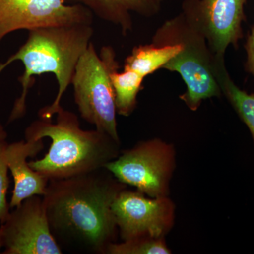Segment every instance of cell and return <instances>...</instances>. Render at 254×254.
Listing matches in <instances>:
<instances>
[{"mask_svg": "<svg viewBox=\"0 0 254 254\" xmlns=\"http://www.w3.org/2000/svg\"><path fill=\"white\" fill-rule=\"evenodd\" d=\"M0 229L1 243L9 254H61L63 250L50 230L41 195L24 200Z\"/></svg>", "mask_w": 254, "mask_h": 254, "instance_id": "cell-8", "label": "cell"}, {"mask_svg": "<svg viewBox=\"0 0 254 254\" xmlns=\"http://www.w3.org/2000/svg\"><path fill=\"white\" fill-rule=\"evenodd\" d=\"M93 13L64 0H0V43L9 33L49 26L90 23Z\"/></svg>", "mask_w": 254, "mask_h": 254, "instance_id": "cell-9", "label": "cell"}, {"mask_svg": "<svg viewBox=\"0 0 254 254\" xmlns=\"http://www.w3.org/2000/svg\"><path fill=\"white\" fill-rule=\"evenodd\" d=\"M171 253L163 241L159 238L143 237L111 244L108 254H168Z\"/></svg>", "mask_w": 254, "mask_h": 254, "instance_id": "cell-16", "label": "cell"}, {"mask_svg": "<svg viewBox=\"0 0 254 254\" xmlns=\"http://www.w3.org/2000/svg\"><path fill=\"white\" fill-rule=\"evenodd\" d=\"M124 189L125 184L105 168L50 180L43 198L60 248L71 253L107 254L118 230L112 205Z\"/></svg>", "mask_w": 254, "mask_h": 254, "instance_id": "cell-1", "label": "cell"}, {"mask_svg": "<svg viewBox=\"0 0 254 254\" xmlns=\"http://www.w3.org/2000/svg\"><path fill=\"white\" fill-rule=\"evenodd\" d=\"M119 64L110 71V76L115 91L117 113L128 117L136 108L137 95L141 90L144 77L136 71L124 69L118 72Z\"/></svg>", "mask_w": 254, "mask_h": 254, "instance_id": "cell-15", "label": "cell"}, {"mask_svg": "<svg viewBox=\"0 0 254 254\" xmlns=\"http://www.w3.org/2000/svg\"><path fill=\"white\" fill-rule=\"evenodd\" d=\"M93 33L94 29L90 23L49 26L28 31L27 40L19 49L0 64V73L15 61H21L24 66V73L18 78L22 91L15 102L9 123L25 115L26 98L33 83V77L44 73L54 75L58 92L51 105L38 111V116L43 120H52L62 108L63 95L71 84L76 64L91 43Z\"/></svg>", "mask_w": 254, "mask_h": 254, "instance_id": "cell-2", "label": "cell"}, {"mask_svg": "<svg viewBox=\"0 0 254 254\" xmlns=\"http://www.w3.org/2000/svg\"><path fill=\"white\" fill-rule=\"evenodd\" d=\"M112 210L123 241L160 238L173 220V205L166 197L149 199L138 190L124 189L114 200Z\"/></svg>", "mask_w": 254, "mask_h": 254, "instance_id": "cell-10", "label": "cell"}, {"mask_svg": "<svg viewBox=\"0 0 254 254\" xmlns=\"http://www.w3.org/2000/svg\"><path fill=\"white\" fill-rule=\"evenodd\" d=\"M43 140L21 141L8 144L6 150L8 168L14 178V188L10 207L14 208L23 200L46 193L49 180L35 171L27 161L29 157L36 156L43 149Z\"/></svg>", "mask_w": 254, "mask_h": 254, "instance_id": "cell-11", "label": "cell"}, {"mask_svg": "<svg viewBox=\"0 0 254 254\" xmlns=\"http://www.w3.org/2000/svg\"><path fill=\"white\" fill-rule=\"evenodd\" d=\"M165 0H105L101 19L127 35L133 29L132 14L149 18L158 14Z\"/></svg>", "mask_w": 254, "mask_h": 254, "instance_id": "cell-12", "label": "cell"}, {"mask_svg": "<svg viewBox=\"0 0 254 254\" xmlns=\"http://www.w3.org/2000/svg\"><path fill=\"white\" fill-rule=\"evenodd\" d=\"M180 43L182 50L164 65L165 69L180 73L187 86L180 96L192 111L204 100L221 95L215 73V60L203 35L183 13L164 23L153 38L155 46Z\"/></svg>", "mask_w": 254, "mask_h": 254, "instance_id": "cell-4", "label": "cell"}, {"mask_svg": "<svg viewBox=\"0 0 254 254\" xmlns=\"http://www.w3.org/2000/svg\"><path fill=\"white\" fill-rule=\"evenodd\" d=\"M215 73L222 93L248 127L254 142V93L242 91L235 84L227 72L224 59L216 60Z\"/></svg>", "mask_w": 254, "mask_h": 254, "instance_id": "cell-14", "label": "cell"}, {"mask_svg": "<svg viewBox=\"0 0 254 254\" xmlns=\"http://www.w3.org/2000/svg\"><path fill=\"white\" fill-rule=\"evenodd\" d=\"M174 165L173 150L158 140L141 142L105 165L115 178L153 198L166 196Z\"/></svg>", "mask_w": 254, "mask_h": 254, "instance_id": "cell-6", "label": "cell"}, {"mask_svg": "<svg viewBox=\"0 0 254 254\" xmlns=\"http://www.w3.org/2000/svg\"><path fill=\"white\" fill-rule=\"evenodd\" d=\"M118 63L112 47H103L98 53L91 42L78 60L71 85L81 118L120 142L115 91L110 76Z\"/></svg>", "mask_w": 254, "mask_h": 254, "instance_id": "cell-5", "label": "cell"}, {"mask_svg": "<svg viewBox=\"0 0 254 254\" xmlns=\"http://www.w3.org/2000/svg\"><path fill=\"white\" fill-rule=\"evenodd\" d=\"M26 138L51 139L43 158L28 162L33 170L49 181L105 168L120 155V142L97 129H82L77 115L63 107L57 113L56 123L40 118L27 127Z\"/></svg>", "mask_w": 254, "mask_h": 254, "instance_id": "cell-3", "label": "cell"}, {"mask_svg": "<svg viewBox=\"0 0 254 254\" xmlns=\"http://www.w3.org/2000/svg\"><path fill=\"white\" fill-rule=\"evenodd\" d=\"M6 132L5 131L4 127L1 125V123H0V142L4 141L5 139H6Z\"/></svg>", "mask_w": 254, "mask_h": 254, "instance_id": "cell-19", "label": "cell"}, {"mask_svg": "<svg viewBox=\"0 0 254 254\" xmlns=\"http://www.w3.org/2000/svg\"><path fill=\"white\" fill-rule=\"evenodd\" d=\"M182 50L180 43L155 46L145 45L134 47L131 55L125 61L124 69H130L139 73L143 77L163 67Z\"/></svg>", "mask_w": 254, "mask_h": 254, "instance_id": "cell-13", "label": "cell"}, {"mask_svg": "<svg viewBox=\"0 0 254 254\" xmlns=\"http://www.w3.org/2000/svg\"><path fill=\"white\" fill-rule=\"evenodd\" d=\"M247 0H185L183 14L203 35L215 58H224L228 47L243 38Z\"/></svg>", "mask_w": 254, "mask_h": 254, "instance_id": "cell-7", "label": "cell"}, {"mask_svg": "<svg viewBox=\"0 0 254 254\" xmlns=\"http://www.w3.org/2000/svg\"><path fill=\"white\" fill-rule=\"evenodd\" d=\"M7 143L0 142V222L3 223L9 215V206L6 201V193L9 188L8 165L6 162V150Z\"/></svg>", "mask_w": 254, "mask_h": 254, "instance_id": "cell-17", "label": "cell"}, {"mask_svg": "<svg viewBox=\"0 0 254 254\" xmlns=\"http://www.w3.org/2000/svg\"><path fill=\"white\" fill-rule=\"evenodd\" d=\"M245 50L247 52L246 69L254 77V26H252L247 34Z\"/></svg>", "mask_w": 254, "mask_h": 254, "instance_id": "cell-18", "label": "cell"}]
</instances>
